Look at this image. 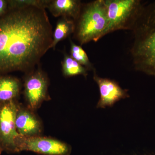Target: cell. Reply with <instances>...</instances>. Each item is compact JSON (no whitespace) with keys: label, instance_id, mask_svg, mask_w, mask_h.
<instances>
[{"label":"cell","instance_id":"obj_1","mask_svg":"<svg viewBox=\"0 0 155 155\" xmlns=\"http://www.w3.org/2000/svg\"><path fill=\"white\" fill-rule=\"evenodd\" d=\"M53 34L45 9H8L0 17V75L33 70L50 49Z\"/></svg>","mask_w":155,"mask_h":155},{"label":"cell","instance_id":"obj_2","mask_svg":"<svg viewBox=\"0 0 155 155\" xmlns=\"http://www.w3.org/2000/svg\"><path fill=\"white\" fill-rule=\"evenodd\" d=\"M133 49L138 69L155 76V2L140 13Z\"/></svg>","mask_w":155,"mask_h":155},{"label":"cell","instance_id":"obj_3","mask_svg":"<svg viewBox=\"0 0 155 155\" xmlns=\"http://www.w3.org/2000/svg\"><path fill=\"white\" fill-rule=\"evenodd\" d=\"M108 25L107 10L104 1L88 4L81 15L76 36L81 45L97 41L106 34Z\"/></svg>","mask_w":155,"mask_h":155},{"label":"cell","instance_id":"obj_4","mask_svg":"<svg viewBox=\"0 0 155 155\" xmlns=\"http://www.w3.org/2000/svg\"><path fill=\"white\" fill-rule=\"evenodd\" d=\"M19 104L17 100L0 104V150L19 152L22 137L17 132L15 119Z\"/></svg>","mask_w":155,"mask_h":155},{"label":"cell","instance_id":"obj_5","mask_svg":"<svg viewBox=\"0 0 155 155\" xmlns=\"http://www.w3.org/2000/svg\"><path fill=\"white\" fill-rule=\"evenodd\" d=\"M48 85L47 75L41 69L28 72L24 81V94L29 109L36 110L44 101L49 99Z\"/></svg>","mask_w":155,"mask_h":155},{"label":"cell","instance_id":"obj_6","mask_svg":"<svg viewBox=\"0 0 155 155\" xmlns=\"http://www.w3.org/2000/svg\"><path fill=\"white\" fill-rule=\"evenodd\" d=\"M108 19L106 34L124 27L139 10V2L135 0L104 1Z\"/></svg>","mask_w":155,"mask_h":155},{"label":"cell","instance_id":"obj_7","mask_svg":"<svg viewBox=\"0 0 155 155\" xmlns=\"http://www.w3.org/2000/svg\"><path fill=\"white\" fill-rule=\"evenodd\" d=\"M29 151L45 155H69L71 147L65 143L49 137H21L19 151Z\"/></svg>","mask_w":155,"mask_h":155},{"label":"cell","instance_id":"obj_8","mask_svg":"<svg viewBox=\"0 0 155 155\" xmlns=\"http://www.w3.org/2000/svg\"><path fill=\"white\" fill-rule=\"evenodd\" d=\"M94 79L98 85L100 93V98L97 107H112L118 101L128 96L127 92L114 81L101 78L96 75H94Z\"/></svg>","mask_w":155,"mask_h":155},{"label":"cell","instance_id":"obj_9","mask_svg":"<svg viewBox=\"0 0 155 155\" xmlns=\"http://www.w3.org/2000/svg\"><path fill=\"white\" fill-rule=\"evenodd\" d=\"M31 110L19 104L17 110L15 125L17 132L22 137L38 136L41 132V123Z\"/></svg>","mask_w":155,"mask_h":155},{"label":"cell","instance_id":"obj_10","mask_svg":"<svg viewBox=\"0 0 155 155\" xmlns=\"http://www.w3.org/2000/svg\"><path fill=\"white\" fill-rule=\"evenodd\" d=\"M81 2L76 0H51L47 8L53 16L77 19L81 11Z\"/></svg>","mask_w":155,"mask_h":155},{"label":"cell","instance_id":"obj_11","mask_svg":"<svg viewBox=\"0 0 155 155\" xmlns=\"http://www.w3.org/2000/svg\"><path fill=\"white\" fill-rule=\"evenodd\" d=\"M21 88V82L17 78L0 75V104L17 100Z\"/></svg>","mask_w":155,"mask_h":155},{"label":"cell","instance_id":"obj_12","mask_svg":"<svg viewBox=\"0 0 155 155\" xmlns=\"http://www.w3.org/2000/svg\"><path fill=\"white\" fill-rule=\"evenodd\" d=\"M75 24L72 19L62 17L57 22L55 29L53 34V40L50 49H55L59 42L66 38L74 32Z\"/></svg>","mask_w":155,"mask_h":155},{"label":"cell","instance_id":"obj_13","mask_svg":"<svg viewBox=\"0 0 155 155\" xmlns=\"http://www.w3.org/2000/svg\"><path fill=\"white\" fill-rule=\"evenodd\" d=\"M62 72L65 77H71L82 75L86 77L87 75V69L75 61L71 57L64 53V58L61 63Z\"/></svg>","mask_w":155,"mask_h":155},{"label":"cell","instance_id":"obj_14","mask_svg":"<svg viewBox=\"0 0 155 155\" xmlns=\"http://www.w3.org/2000/svg\"><path fill=\"white\" fill-rule=\"evenodd\" d=\"M51 0H10L8 1V9L23 7H32L39 8H47Z\"/></svg>","mask_w":155,"mask_h":155},{"label":"cell","instance_id":"obj_15","mask_svg":"<svg viewBox=\"0 0 155 155\" xmlns=\"http://www.w3.org/2000/svg\"><path fill=\"white\" fill-rule=\"evenodd\" d=\"M70 54L71 57L83 67L87 69L91 67V64L85 51L80 46L75 44L72 41Z\"/></svg>","mask_w":155,"mask_h":155},{"label":"cell","instance_id":"obj_16","mask_svg":"<svg viewBox=\"0 0 155 155\" xmlns=\"http://www.w3.org/2000/svg\"><path fill=\"white\" fill-rule=\"evenodd\" d=\"M8 11V1L0 0V17L5 14Z\"/></svg>","mask_w":155,"mask_h":155},{"label":"cell","instance_id":"obj_17","mask_svg":"<svg viewBox=\"0 0 155 155\" xmlns=\"http://www.w3.org/2000/svg\"><path fill=\"white\" fill-rule=\"evenodd\" d=\"M2 151L1 150H0V154H1V153H2Z\"/></svg>","mask_w":155,"mask_h":155},{"label":"cell","instance_id":"obj_18","mask_svg":"<svg viewBox=\"0 0 155 155\" xmlns=\"http://www.w3.org/2000/svg\"><path fill=\"white\" fill-rule=\"evenodd\" d=\"M0 155H1V154H0Z\"/></svg>","mask_w":155,"mask_h":155}]
</instances>
